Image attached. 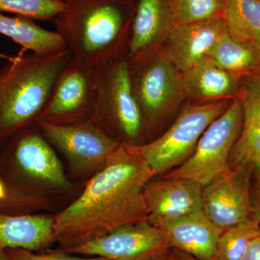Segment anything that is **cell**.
Returning <instances> with one entry per match:
<instances>
[{"instance_id": "cell-1", "label": "cell", "mask_w": 260, "mask_h": 260, "mask_svg": "<svg viewBox=\"0 0 260 260\" xmlns=\"http://www.w3.org/2000/svg\"><path fill=\"white\" fill-rule=\"evenodd\" d=\"M155 174L138 145L119 144L79 196L54 215L56 242L66 250L127 224L148 220L144 198Z\"/></svg>"}, {"instance_id": "cell-2", "label": "cell", "mask_w": 260, "mask_h": 260, "mask_svg": "<svg viewBox=\"0 0 260 260\" xmlns=\"http://www.w3.org/2000/svg\"><path fill=\"white\" fill-rule=\"evenodd\" d=\"M1 148L0 180L6 194L0 202V214L55 215L83 190L85 184L70 180L37 124L15 135Z\"/></svg>"}, {"instance_id": "cell-3", "label": "cell", "mask_w": 260, "mask_h": 260, "mask_svg": "<svg viewBox=\"0 0 260 260\" xmlns=\"http://www.w3.org/2000/svg\"><path fill=\"white\" fill-rule=\"evenodd\" d=\"M71 59L68 49L51 54L21 52L0 67V148L37 124Z\"/></svg>"}, {"instance_id": "cell-4", "label": "cell", "mask_w": 260, "mask_h": 260, "mask_svg": "<svg viewBox=\"0 0 260 260\" xmlns=\"http://www.w3.org/2000/svg\"><path fill=\"white\" fill-rule=\"evenodd\" d=\"M66 9L54 21L73 59L91 65L125 52L124 10L115 0H65Z\"/></svg>"}, {"instance_id": "cell-5", "label": "cell", "mask_w": 260, "mask_h": 260, "mask_svg": "<svg viewBox=\"0 0 260 260\" xmlns=\"http://www.w3.org/2000/svg\"><path fill=\"white\" fill-rule=\"evenodd\" d=\"M90 121L120 144L140 145L143 116L130 80L128 51L96 65V93Z\"/></svg>"}, {"instance_id": "cell-6", "label": "cell", "mask_w": 260, "mask_h": 260, "mask_svg": "<svg viewBox=\"0 0 260 260\" xmlns=\"http://www.w3.org/2000/svg\"><path fill=\"white\" fill-rule=\"evenodd\" d=\"M132 86L143 116V135L185 96L182 73L153 48L128 57Z\"/></svg>"}, {"instance_id": "cell-7", "label": "cell", "mask_w": 260, "mask_h": 260, "mask_svg": "<svg viewBox=\"0 0 260 260\" xmlns=\"http://www.w3.org/2000/svg\"><path fill=\"white\" fill-rule=\"evenodd\" d=\"M232 101L187 106L165 134L138 145L155 176L165 175L188 160L205 130L226 110Z\"/></svg>"}, {"instance_id": "cell-8", "label": "cell", "mask_w": 260, "mask_h": 260, "mask_svg": "<svg viewBox=\"0 0 260 260\" xmlns=\"http://www.w3.org/2000/svg\"><path fill=\"white\" fill-rule=\"evenodd\" d=\"M41 133L64 158L70 180L85 184L102 170L120 143L108 136L90 120L56 125L37 121Z\"/></svg>"}, {"instance_id": "cell-9", "label": "cell", "mask_w": 260, "mask_h": 260, "mask_svg": "<svg viewBox=\"0 0 260 260\" xmlns=\"http://www.w3.org/2000/svg\"><path fill=\"white\" fill-rule=\"evenodd\" d=\"M242 122V104L236 97L207 128L189 158L162 177L190 179L204 186L230 170L231 155Z\"/></svg>"}, {"instance_id": "cell-10", "label": "cell", "mask_w": 260, "mask_h": 260, "mask_svg": "<svg viewBox=\"0 0 260 260\" xmlns=\"http://www.w3.org/2000/svg\"><path fill=\"white\" fill-rule=\"evenodd\" d=\"M96 93V65L73 59L58 77L37 121L56 125L90 120Z\"/></svg>"}, {"instance_id": "cell-11", "label": "cell", "mask_w": 260, "mask_h": 260, "mask_svg": "<svg viewBox=\"0 0 260 260\" xmlns=\"http://www.w3.org/2000/svg\"><path fill=\"white\" fill-rule=\"evenodd\" d=\"M170 249L164 231L145 220L123 225L104 237L64 251L109 260H155Z\"/></svg>"}, {"instance_id": "cell-12", "label": "cell", "mask_w": 260, "mask_h": 260, "mask_svg": "<svg viewBox=\"0 0 260 260\" xmlns=\"http://www.w3.org/2000/svg\"><path fill=\"white\" fill-rule=\"evenodd\" d=\"M251 173L232 168L203 186V211L224 230L251 219Z\"/></svg>"}, {"instance_id": "cell-13", "label": "cell", "mask_w": 260, "mask_h": 260, "mask_svg": "<svg viewBox=\"0 0 260 260\" xmlns=\"http://www.w3.org/2000/svg\"><path fill=\"white\" fill-rule=\"evenodd\" d=\"M203 191L202 184L190 179L152 178L144 189L149 223L160 228L203 212Z\"/></svg>"}, {"instance_id": "cell-14", "label": "cell", "mask_w": 260, "mask_h": 260, "mask_svg": "<svg viewBox=\"0 0 260 260\" xmlns=\"http://www.w3.org/2000/svg\"><path fill=\"white\" fill-rule=\"evenodd\" d=\"M237 98L242 104L243 122L230 167L246 168L260 179V71L240 80Z\"/></svg>"}, {"instance_id": "cell-15", "label": "cell", "mask_w": 260, "mask_h": 260, "mask_svg": "<svg viewBox=\"0 0 260 260\" xmlns=\"http://www.w3.org/2000/svg\"><path fill=\"white\" fill-rule=\"evenodd\" d=\"M227 30L223 18L176 24L168 34L167 55L181 73L208 56L211 48Z\"/></svg>"}, {"instance_id": "cell-16", "label": "cell", "mask_w": 260, "mask_h": 260, "mask_svg": "<svg viewBox=\"0 0 260 260\" xmlns=\"http://www.w3.org/2000/svg\"><path fill=\"white\" fill-rule=\"evenodd\" d=\"M171 248L199 260H213L217 242L224 229L213 223L204 211L189 215L160 228Z\"/></svg>"}, {"instance_id": "cell-17", "label": "cell", "mask_w": 260, "mask_h": 260, "mask_svg": "<svg viewBox=\"0 0 260 260\" xmlns=\"http://www.w3.org/2000/svg\"><path fill=\"white\" fill-rule=\"evenodd\" d=\"M182 80L186 96L208 103L235 99L241 79L206 56L183 73Z\"/></svg>"}, {"instance_id": "cell-18", "label": "cell", "mask_w": 260, "mask_h": 260, "mask_svg": "<svg viewBox=\"0 0 260 260\" xmlns=\"http://www.w3.org/2000/svg\"><path fill=\"white\" fill-rule=\"evenodd\" d=\"M52 214H0V246L30 251L44 250L56 242Z\"/></svg>"}, {"instance_id": "cell-19", "label": "cell", "mask_w": 260, "mask_h": 260, "mask_svg": "<svg viewBox=\"0 0 260 260\" xmlns=\"http://www.w3.org/2000/svg\"><path fill=\"white\" fill-rule=\"evenodd\" d=\"M174 25L167 0H139L130 30L128 57L167 39Z\"/></svg>"}, {"instance_id": "cell-20", "label": "cell", "mask_w": 260, "mask_h": 260, "mask_svg": "<svg viewBox=\"0 0 260 260\" xmlns=\"http://www.w3.org/2000/svg\"><path fill=\"white\" fill-rule=\"evenodd\" d=\"M0 34L20 44L24 50L39 54H51L67 49L56 31L46 30L24 17H10L0 13Z\"/></svg>"}, {"instance_id": "cell-21", "label": "cell", "mask_w": 260, "mask_h": 260, "mask_svg": "<svg viewBox=\"0 0 260 260\" xmlns=\"http://www.w3.org/2000/svg\"><path fill=\"white\" fill-rule=\"evenodd\" d=\"M208 56L239 79L260 71V54L256 45L239 40L228 30L214 44Z\"/></svg>"}, {"instance_id": "cell-22", "label": "cell", "mask_w": 260, "mask_h": 260, "mask_svg": "<svg viewBox=\"0 0 260 260\" xmlns=\"http://www.w3.org/2000/svg\"><path fill=\"white\" fill-rule=\"evenodd\" d=\"M228 31L256 45L260 38V0H222Z\"/></svg>"}, {"instance_id": "cell-23", "label": "cell", "mask_w": 260, "mask_h": 260, "mask_svg": "<svg viewBox=\"0 0 260 260\" xmlns=\"http://www.w3.org/2000/svg\"><path fill=\"white\" fill-rule=\"evenodd\" d=\"M259 232L260 224L252 218L225 229L218 238L213 260H242Z\"/></svg>"}, {"instance_id": "cell-24", "label": "cell", "mask_w": 260, "mask_h": 260, "mask_svg": "<svg viewBox=\"0 0 260 260\" xmlns=\"http://www.w3.org/2000/svg\"><path fill=\"white\" fill-rule=\"evenodd\" d=\"M174 25L223 18L222 0H167Z\"/></svg>"}, {"instance_id": "cell-25", "label": "cell", "mask_w": 260, "mask_h": 260, "mask_svg": "<svg viewBox=\"0 0 260 260\" xmlns=\"http://www.w3.org/2000/svg\"><path fill=\"white\" fill-rule=\"evenodd\" d=\"M59 0H0V13L8 12L19 16L42 20H54L66 9Z\"/></svg>"}, {"instance_id": "cell-26", "label": "cell", "mask_w": 260, "mask_h": 260, "mask_svg": "<svg viewBox=\"0 0 260 260\" xmlns=\"http://www.w3.org/2000/svg\"><path fill=\"white\" fill-rule=\"evenodd\" d=\"M8 260H109L99 256H85L71 254L61 249L35 253L21 248H5Z\"/></svg>"}, {"instance_id": "cell-27", "label": "cell", "mask_w": 260, "mask_h": 260, "mask_svg": "<svg viewBox=\"0 0 260 260\" xmlns=\"http://www.w3.org/2000/svg\"><path fill=\"white\" fill-rule=\"evenodd\" d=\"M242 260H260V232L248 246Z\"/></svg>"}, {"instance_id": "cell-28", "label": "cell", "mask_w": 260, "mask_h": 260, "mask_svg": "<svg viewBox=\"0 0 260 260\" xmlns=\"http://www.w3.org/2000/svg\"><path fill=\"white\" fill-rule=\"evenodd\" d=\"M251 218L260 224V179L255 191L251 195Z\"/></svg>"}, {"instance_id": "cell-29", "label": "cell", "mask_w": 260, "mask_h": 260, "mask_svg": "<svg viewBox=\"0 0 260 260\" xmlns=\"http://www.w3.org/2000/svg\"><path fill=\"white\" fill-rule=\"evenodd\" d=\"M174 254L178 260H199L193 257L192 256L189 255V254H186V253L182 252V251L179 250H177V249H174Z\"/></svg>"}, {"instance_id": "cell-30", "label": "cell", "mask_w": 260, "mask_h": 260, "mask_svg": "<svg viewBox=\"0 0 260 260\" xmlns=\"http://www.w3.org/2000/svg\"><path fill=\"white\" fill-rule=\"evenodd\" d=\"M155 260H178L176 256L174 255V254H169V252L167 253V254H164L160 257H158V259Z\"/></svg>"}, {"instance_id": "cell-31", "label": "cell", "mask_w": 260, "mask_h": 260, "mask_svg": "<svg viewBox=\"0 0 260 260\" xmlns=\"http://www.w3.org/2000/svg\"><path fill=\"white\" fill-rule=\"evenodd\" d=\"M6 194V191H5V187L3 181L0 180V202L2 201L5 198Z\"/></svg>"}, {"instance_id": "cell-32", "label": "cell", "mask_w": 260, "mask_h": 260, "mask_svg": "<svg viewBox=\"0 0 260 260\" xmlns=\"http://www.w3.org/2000/svg\"><path fill=\"white\" fill-rule=\"evenodd\" d=\"M0 260L7 259L6 252H5V248L0 246Z\"/></svg>"}, {"instance_id": "cell-33", "label": "cell", "mask_w": 260, "mask_h": 260, "mask_svg": "<svg viewBox=\"0 0 260 260\" xmlns=\"http://www.w3.org/2000/svg\"><path fill=\"white\" fill-rule=\"evenodd\" d=\"M256 48H257L258 51H259V53L260 54V38H259V40H258V42H256Z\"/></svg>"}, {"instance_id": "cell-34", "label": "cell", "mask_w": 260, "mask_h": 260, "mask_svg": "<svg viewBox=\"0 0 260 260\" xmlns=\"http://www.w3.org/2000/svg\"><path fill=\"white\" fill-rule=\"evenodd\" d=\"M0 57L5 58V59H6L7 60H9V59H10V57H8V56L3 55V54H0Z\"/></svg>"}, {"instance_id": "cell-35", "label": "cell", "mask_w": 260, "mask_h": 260, "mask_svg": "<svg viewBox=\"0 0 260 260\" xmlns=\"http://www.w3.org/2000/svg\"><path fill=\"white\" fill-rule=\"evenodd\" d=\"M59 1L64 2V1H65V0H59Z\"/></svg>"}]
</instances>
